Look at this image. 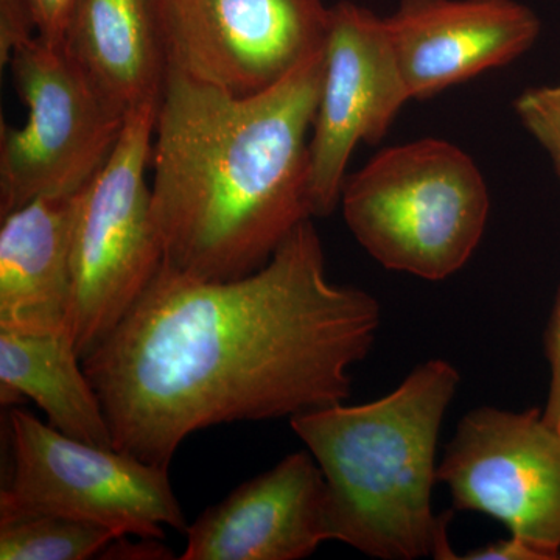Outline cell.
<instances>
[{"mask_svg":"<svg viewBox=\"0 0 560 560\" xmlns=\"http://www.w3.org/2000/svg\"><path fill=\"white\" fill-rule=\"evenodd\" d=\"M381 323L372 294L327 279L311 219L243 278L198 279L162 261L83 368L114 448L168 469L197 431L348 400L349 370L370 355Z\"/></svg>","mask_w":560,"mask_h":560,"instance_id":"6da1fadb","label":"cell"},{"mask_svg":"<svg viewBox=\"0 0 560 560\" xmlns=\"http://www.w3.org/2000/svg\"><path fill=\"white\" fill-rule=\"evenodd\" d=\"M323 68L324 47L253 95L168 68L150 161L164 265L198 279L243 278L313 219L311 138Z\"/></svg>","mask_w":560,"mask_h":560,"instance_id":"7a4b0ae2","label":"cell"},{"mask_svg":"<svg viewBox=\"0 0 560 560\" xmlns=\"http://www.w3.org/2000/svg\"><path fill=\"white\" fill-rule=\"evenodd\" d=\"M447 360L419 364L385 397L290 419L327 488L331 540L383 560H456L452 512H433L442 420L459 385Z\"/></svg>","mask_w":560,"mask_h":560,"instance_id":"3957f363","label":"cell"},{"mask_svg":"<svg viewBox=\"0 0 560 560\" xmlns=\"http://www.w3.org/2000/svg\"><path fill=\"white\" fill-rule=\"evenodd\" d=\"M340 205L382 267L425 280L458 272L488 224V184L466 151L442 139L388 147L348 176Z\"/></svg>","mask_w":560,"mask_h":560,"instance_id":"277c9868","label":"cell"},{"mask_svg":"<svg viewBox=\"0 0 560 560\" xmlns=\"http://www.w3.org/2000/svg\"><path fill=\"white\" fill-rule=\"evenodd\" d=\"M158 109L128 114L108 161L77 194L68 327L81 360L116 329L164 261L147 183Z\"/></svg>","mask_w":560,"mask_h":560,"instance_id":"5b68a950","label":"cell"},{"mask_svg":"<svg viewBox=\"0 0 560 560\" xmlns=\"http://www.w3.org/2000/svg\"><path fill=\"white\" fill-rule=\"evenodd\" d=\"M25 108L0 130V217L38 198L79 194L108 161L127 114L95 88L65 44L38 35L11 55Z\"/></svg>","mask_w":560,"mask_h":560,"instance_id":"8992f818","label":"cell"},{"mask_svg":"<svg viewBox=\"0 0 560 560\" xmlns=\"http://www.w3.org/2000/svg\"><path fill=\"white\" fill-rule=\"evenodd\" d=\"M10 430L13 469L0 517L46 512L158 539L167 526L189 528L168 469L73 440L20 408L10 412Z\"/></svg>","mask_w":560,"mask_h":560,"instance_id":"52a82bcc","label":"cell"},{"mask_svg":"<svg viewBox=\"0 0 560 560\" xmlns=\"http://www.w3.org/2000/svg\"><path fill=\"white\" fill-rule=\"evenodd\" d=\"M168 68L234 95L270 90L326 43L323 0H156Z\"/></svg>","mask_w":560,"mask_h":560,"instance_id":"ba28073f","label":"cell"},{"mask_svg":"<svg viewBox=\"0 0 560 560\" xmlns=\"http://www.w3.org/2000/svg\"><path fill=\"white\" fill-rule=\"evenodd\" d=\"M438 481L453 510L480 512L560 555V433L540 408H475L459 420Z\"/></svg>","mask_w":560,"mask_h":560,"instance_id":"9c48e42d","label":"cell"},{"mask_svg":"<svg viewBox=\"0 0 560 560\" xmlns=\"http://www.w3.org/2000/svg\"><path fill=\"white\" fill-rule=\"evenodd\" d=\"M410 101L385 18L349 0L330 7L311 138L313 217L335 212L355 147L381 142Z\"/></svg>","mask_w":560,"mask_h":560,"instance_id":"30bf717a","label":"cell"},{"mask_svg":"<svg viewBox=\"0 0 560 560\" xmlns=\"http://www.w3.org/2000/svg\"><path fill=\"white\" fill-rule=\"evenodd\" d=\"M385 25L412 101L510 65L540 35L517 0H401Z\"/></svg>","mask_w":560,"mask_h":560,"instance_id":"8fae6325","label":"cell"},{"mask_svg":"<svg viewBox=\"0 0 560 560\" xmlns=\"http://www.w3.org/2000/svg\"><path fill=\"white\" fill-rule=\"evenodd\" d=\"M183 560H300L331 540L327 488L311 452L291 453L208 508Z\"/></svg>","mask_w":560,"mask_h":560,"instance_id":"7c38bea8","label":"cell"},{"mask_svg":"<svg viewBox=\"0 0 560 560\" xmlns=\"http://www.w3.org/2000/svg\"><path fill=\"white\" fill-rule=\"evenodd\" d=\"M77 194L38 198L0 217V330L68 327Z\"/></svg>","mask_w":560,"mask_h":560,"instance_id":"4fadbf2b","label":"cell"},{"mask_svg":"<svg viewBox=\"0 0 560 560\" xmlns=\"http://www.w3.org/2000/svg\"><path fill=\"white\" fill-rule=\"evenodd\" d=\"M65 47L127 116L160 105L168 61L156 0H80Z\"/></svg>","mask_w":560,"mask_h":560,"instance_id":"5bb4252c","label":"cell"},{"mask_svg":"<svg viewBox=\"0 0 560 560\" xmlns=\"http://www.w3.org/2000/svg\"><path fill=\"white\" fill-rule=\"evenodd\" d=\"M2 404L32 399L66 436L114 448L97 390L69 327L55 331L0 330Z\"/></svg>","mask_w":560,"mask_h":560,"instance_id":"9a60e30c","label":"cell"},{"mask_svg":"<svg viewBox=\"0 0 560 560\" xmlns=\"http://www.w3.org/2000/svg\"><path fill=\"white\" fill-rule=\"evenodd\" d=\"M114 530L65 515L18 514L0 517L2 560H86L98 558L116 539Z\"/></svg>","mask_w":560,"mask_h":560,"instance_id":"2e32d148","label":"cell"},{"mask_svg":"<svg viewBox=\"0 0 560 560\" xmlns=\"http://www.w3.org/2000/svg\"><path fill=\"white\" fill-rule=\"evenodd\" d=\"M514 109L523 127L550 154L560 183V83L523 91Z\"/></svg>","mask_w":560,"mask_h":560,"instance_id":"e0dca14e","label":"cell"},{"mask_svg":"<svg viewBox=\"0 0 560 560\" xmlns=\"http://www.w3.org/2000/svg\"><path fill=\"white\" fill-rule=\"evenodd\" d=\"M545 357L550 364V388L545 401V422L560 433V285L544 334Z\"/></svg>","mask_w":560,"mask_h":560,"instance_id":"ac0fdd59","label":"cell"},{"mask_svg":"<svg viewBox=\"0 0 560 560\" xmlns=\"http://www.w3.org/2000/svg\"><path fill=\"white\" fill-rule=\"evenodd\" d=\"M35 21L25 0H0V62L9 65L11 55L28 39L35 38Z\"/></svg>","mask_w":560,"mask_h":560,"instance_id":"d6986e66","label":"cell"},{"mask_svg":"<svg viewBox=\"0 0 560 560\" xmlns=\"http://www.w3.org/2000/svg\"><path fill=\"white\" fill-rule=\"evenodd\" d=\"M32 11L39 38L65 44L66 33L80 0H25Z\"/></svg>","mask_w":560,"mask_h":560,"instance_id":"ffe728a7","label":"cell"},{"mask_svg":"<svg viewBox=\"0 0 560 560\" xmlns=\"http://www.w3.org/2000/svg\"><path fill=\"white\" fill-rule=\"evenodd\" d=\"M464 560H560L559 552L545 550L523 537L512 536L508 539L490 541L477 550L459 556Z\"/></svg>","mask_w":560,"mask_h":560,"instance_id":"44dd1931","label":"cell"},{"mask_svg":"<svg viewBox=\"0 0 560 560\" xmlns=\"http://www.w3.org/2000/svg\"><path fill=\"white\" fill-rule=\"evenodd\" d=\"M128 536L116 537L98 558L127 559V560H162L172 559L173 551L162 544L158 537H139L138 541H130Z\"/></svg>","mask_w":560,"mask_h":560,"instance_id":"7402d4cb","label":"cell"}]
</instances>
